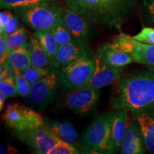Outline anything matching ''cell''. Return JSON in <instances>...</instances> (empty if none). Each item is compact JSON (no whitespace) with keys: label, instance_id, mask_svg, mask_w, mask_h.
I'll return each mask as SVG.
<instances>
[{"label":"cell","instance_id":"obj_1","mask_svg":"<svg viewBox=\"0 0 154 154\" xmlns=\"http://www.w3.org/2000/svg\"><path fill=\"white\" fill-rule=\"evenodd\" d=\"M114 110L137 112L154 105V66L146 65L141 69L121 76L111 99Z\"/></svg>","mask_w":154,"mask_h":154},{"label":"cell","instance_id":"obj_2","mask_svg":"<svg viewBox=\"0 0 154 154\" xmlns=\"http://www.w3.org/2000/svg\"><path fill=\"white\" fill-rule=\"evenodd\" d=\"M66 7L90 23L121 30L134 0H64Z\"/></svg>","mask_w":154,"mask_h":154},{"label":"cell","instance_id":"obj_3","mask_svg":"<svg viewBox=\"0 0 154 154\" xmlns=\"http://www.w3.org/2000/svg\"><path fill=\"white\" fill-rule=\"evenodd\" d=\"M84 147L95 153H113L111 138L109 113L97 117L84 131L82 135Z\"/></svg>","mask_w":154,"mask_h":154},{"label":"cell","instance_id":"obj_4","mask_svg":"<svg viewBox=\"0 0 154 154\" xmlns=\"http://www.w3.org/2000/svg\"><path fill=\"white\" fill-rule=\"evenodd\" d=\"M94 60L86 54L61 68L59 82L63 91L76 89L86 85L94 71Z\"/></svg>","mask_w":154,"mask_h":154},{"label":"cell","instance_id":"obj_5","mask_svg":"<svg viewBox=\"0 0 154 154\" xmlns=\"http://www.w3.org/2000/svg\"><path fill=\"white\" fill-rule=\"evenodd\" d=\"M22 19L34 31H51L64 22L63 10L54 4H43L23 9Z\"/></svg>","mask_w":154,"mask_h":154},{"label":"cell","instance_id":"obj_6","mask_svg":"<svg viewBox=\"0 0 154 154\" xmlns=\"http://www.w3.org/2000/svg\"><path fill=\"white\" fill-rule=\"evenodd\" d=\"M6 125L14 132H20L45 126L43 117L34 109L20 103L7 105L2 116Z\"/></svg>","mask_w":154,"mask_h":154},{"label":"cell","instance_id":"obj_7","mask_svg":"<svg viewBox=\"0 0 154 154\" xmlns=\"http://www.w3.org/2000/svg\"><path fill=\"white\" fill-rule=\"evenodd\" d=\"M59 82L57 71L34 83L27 96L28 103L34 110H43L54 100L56 90Z\"/></svg>","mask_w":154,"mask_h":154},{"label":"cell","instance_id":"obj_8","mask_svg":"<svg viewBox=\"0 0 154 154\" xmlns=\"http://www.w3.org/2000/svg\"><path fill=\"white\" fill-rule=\"evenodd\" d=\"M111 44L131 56L135 62L154 66V44L136 41L134 36L120 32L112 38Z\"/></svg>","mask_w":154,"mask_h":154},{"label":"cell","instance_id":"obj_9","mask_svg":"<svg viewBox=\"0 0 154 154\" xmlns=\"http://www.w3.org/2000/svg\"><path fill=\"white\" fill-rule=\"evenodd\" d=\"M100 96L99 88L84 85L74 89L65 99V106L78 114L90 112L98 102Z\"/></svg>","mask_w":154,"mask_h":154},{"label":"cell","instance_id":"obj_10","mask_svg":"<svg viewBox=\"0 0 154 154\" xmlns=\"http://www.w3.org/2000/svg\"><path fill=\"white\" fill-rule=\"evenodd\" d=\"M14 134L19 140L29 146L35 153L38 154H49L57 138V136L45 126L24 131L14 132Z\"/></svg>","mask_w":154,"mask_h":154},{"label":"cell","instance_id":"obj_11","mask_svg":"<svg viewBox=\"0 0 154 154\" xmlns=\"http://www.w3.org/2000/svg\"><path fill=\"white\" fill-rule=\"evenodd\" d=\"M94 60L95 65L94 71L91 79L86 84V86L100 89L113 82H116L121 77L122 68L109 66L102 60L97 54L94 57Z\"/></svg>","mask_w":154,"mask_h":154},{"label":"cell","instance_id":"obj_12","mask_svg":"<svg viewBox=\"0 0 154 154\" xmlns=\"http://www.w3.org/2000/svg\"><path fill=\"white\" fill-rule=\"evenodd\" d=\"M63 17L64 24L72 34L74 42L86 44L91 33V23L68 7L63 9Z\"/></svg>","mask_w":154,"mask_h":154},{"label":"cell","instance_id":"obj_13","mask_svg":"<svg viewBox=\"0 0 154 154\" xmlns=\"http://www.w3.org/2000/svg\"><path fill=\"white\" fill-rule=\"evenodd\" d=\"M132 113L141 131L145 148L154 153V105Z\"/></svg>","mask_w":154,"mask_h":154},{"label":"cell","instance_id":"obj_14","mask_svg":"<svg viewBox=\"0 0 154 154\" xmlns=\"http://www.w3.org/2000/svg\"><path fill=\"white\" fill-rule=\"evenodd\" d=\"M86 54H88V49L85 44L72 42L66 45L59 46L51 61V66L56 69L61 68Z\"/></svg>","mask_w":154,"mask_h":154},{"label":"cell","instance_id":"obj_15","mask_svg":"<svg viewBox=\"0 0 154 154\" xmlns=\"http://www.w3.org/2000/svg\"><path fill=\"white\" fill-rule=\"evenodd\" d=\"M128 111L124 110H115L109 113L111 143L114 152L121 149L128 126Z\"/></svg>","mask_w":154,"mask_h":154},{"label":"cell","instance_id":"obj_16","mask_svg":"<svg viewBox=\"0 0 154 154\" xmlns=\"http://www.w3.org/2000/svg\"><path fill=\"white\" fill-rule=\"evenodd\" d=\"M144 140L141 131L134 119L128 124L123 139L121 153L123 154H140L144 153Z\"/></svg>","mask_w":154,"mask_h":154},{"label":"cell","instance_id":"obj_17","mask_svg":"<svg viewBox=\"0 0 154 154\" xmlns=\"http://www.w3.org/2000/svg\"><path fill=\"white\" fill-rule=\"evenodd\" d=\"M97 54L106 63L113 67L122 68L134 61L131 56L114 47L111 43L104 44L99 48Z\"/></svg>","mask_w":154,"mask_h":154},{"label":"cell","instance_id":"obj_18","mask_svg":"<svg viewBox=\"0 0 154 154\" xmlns=\"http://www.w3.org/2000/svg\"><path fill=\"white\" fill-rule=\"evenodd\" d=\"M7 62L11 69L15 68L20 71H24L32 66L29 43H24L17 49L11 51L9 53Z\"/></svg>","mask_w":154,"mask_h":154},{"label":"cell","instance_id":"obj_19","mask_svg":"<svg viewBox=\"0 0 154 154\" xmlns=\"http://www.w3.org/2000/svg\"><path fill=\"white\" fill-rule=\"evenodd\" d=\"M29 49L32 66L46 67L51 65V59L34 34L29 38Z\"/></svg>","mask_w":154,"mask_h":154},{"label":"cell","instance_id":"obj_20","mask_svg":"<svg viewBox=\"0 0 154 154\" xmlns=\"http://www.w3.org/2000/svg\"><path fill=\"white\" fill-rule=\"evenodd\" d=\"M45 127L58 138L69 143H74L78 137L74 127L68 122L51 121L45 124Z\"/></svg>","mask_w":154,"mask_h":154},{"label":"cell","instance_id":"obj_21","mask_svg":"<svg viewBox=\"0 0 154 154\" xmlns=\"http://www.w3.org/2000/svg\"><path fill=\"white\" fill-rule=\"evenodd\" d=\"M34 35L38 38L40 44L52 61L59 47L52 32L51 31H35L34 32Z\"/></svg>","mask_w":154,"mask_h":154},{"label":"cell","instance_id":"obj_22","mask_svg":"<svg viewBox=\"0 0 154 154\" xmlns=\"http://www.w3.org/2000/svg\"><path fill=\"white\" fill-rule=\"evenodd\" d=\"M57 0H0L2 9H23L43 4L57 3Z\"/></svg>","mask_w":154,"mask_h":154},{"label":"cell","instance_id":"obj_23","mask_svg":"<svg viewBox=\"0 0 154 154\" xmlns=\"http://www.w3.org/2000/svg\"><path fill=\"white\" fill-rule=\"evenodd\" d=\"M4 36L5 38L7 50L9 53L11 51L17 49L25 43L28 37V32L23 26H19L14 32L9 35H4Z\"/></svg>","mask_w":154,"mask_h":154},{"label":"cell","instance_id":"obj_24","mask_svg":"<svg viewBox=\"0 0 154 154\" xmlns=\"http://www.w3.org/2000/svg\"><path fill=\"white\" fill-rule=\"evenodd\" d=\"M11 70L14 73L15 77L17 94L22 97H27L30 92L32 84L25 77L22 71L15 68L11 69Z\"/></svg>","mask_w":154,"mask_h":154},{"label":"cell","instance_id":"obj_25","mask_svg":"<svg viewBox=\"0 0 154 154\" xmlns=\"http://www.w3.org/2000/svg\"><path fill=\"white\" fill-rule=\"evenodd\" d=\"M51 72H52V70L49 66L36 67L34 66H31L29 68L22 71L25 77L27 79V80L32 85L37 81L47 76Z\"/></svg>","mask_w":154,"mask_h":154},{"label":"cell","instance_id":"obj_26","mask_svg":"<svg viewBox=\"0 0 154 154\" xmlns=\"http://www.w3.org/2000/svg\"><path fill=\"white\" fill-rule=\"evenodd\" d=\"M0 92L3 93L7 98L18 95L14 73L11 74L10 72L7 76L0 79Z\"/></svg>","mask_w":154,"mask_h":154},{"label":"cell","instance_id":"obj_27","mask_svg":"<svg viewBox=\"0 0 154 154\" xmlns=\"http://www.w3.org/2000/svg\"><path fill=\"white\" fill-rule=\"evenodd\" d=\"M51 32L54 35L59 46L66 45L70 42H74L72 34L70 33L64 22L57 25L53 29L51 30Z\"/></svg>","mask_w":154,"mask_h":154},{"label":"cell","instance_id":"obj_28","mask_svg":"<svg viewBox=\"0 0 154 154\" xmlns=\"http://www.w3.org/2000/svg\"><path fill=\"white\" fill-rule=\"evenodd\" d=\"M78 153L77 149L72 143L57 137V142L49 154H76Z\"/></svg>","mask_w":154,"mask_h":154},{"label":"cell","instance_id":"obj_29","mask_svg":"<svg viewBox=\"0 0 154 154\" xmlns=\"http://www.w3.org/2000/svg\"><path fill=\"white\" fill-rule=\"evenodd\" d=\"M136 41L144 44H154V29L151 27H144L140 32L134 36Z\"/></svg>","mask_w":154,"mask_h":154},{"label":"cell","instance_id":"obj_30","mask_svg":"<svg viewBox=\"0 0 154 154\" xmlns=\"http://www.w3.org/2000/svg\"><path fill=\"white\" fill-rule=\"evenodd\" d=\"M17 28H18V19L17 17L13 16L7 24L4 26L2 29L0 30V34L6 36L9 35L14 32Z\"/></svg>","mask_w":154,"mask_h":154},{"label":"cell","instance_id":"obj_31","mask_svg":"<svg viewBox=\"0 0 154 154\" xmlns=\"http://www.w3.org/2000/svg\"><path fill=\"white\" fill-rule=\"evenodd\" d=\"M9 51L7 50V45H6L5 38L4 35L1 34L0 35V63L1 66L5 64L6 61L8 58Z\"/></svg>","mask_w":154,"mask_h":154},{"label":"cell","instance_id":"obj_32","mask_svg":"<svg viewBox=\"0 0 154 154\" xmlns=\"http://www.w3.org/2000/svg\"><path fill=\"white\" fill-rule=\"evenodd\" d=\"M13 17L12 13L9 10L1 11L0 13V30L2 29L4 26L7 24L10 19Z\"/></svg>","mask_w":154,"mask_h":154},{"label":"cell","instance_id":"obj_33","mask_svg":"<svg viewBox=\"0 0 154 154\" xmlns=\"http://www.w3.org/2000/svg\"><path fill=\"white\" fill-rule=\"evenodd\" d=\"M143 5L148 16L152 21H154V0L144 1Z\"/></svg>","mask_w":154,"mask_h":154},{"label":"cell","instance_id":"obj_34","mask_svg":"<svg viewBox=\"0 0 154 154\" xmlns=\"http://www.w3.org/2000/svg\"><path fill=\"white\" fill-rule=\"evenodd\" d=\"M7 99V96H6L3 93L0 92V110L1 111L3 110L4 106H5V103Z\"/></svg>","mask_w":154,"mask_h":154}]
</instances>
